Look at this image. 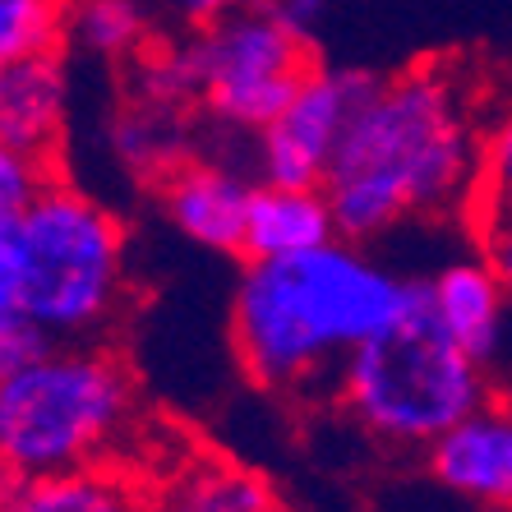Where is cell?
Returning a JSON list of instances; mask_svg holds the SVG:
<instances>
[{
	"mask_svg": "<svg viewBox=\"0 0 512 512\" xmlns=\"http://www.w3.org/2000/svg\"><path fill=\"white\" fill-rule=\"evenodd\" d=\"M476 84L443 60L379 79L337 148L323 194L346 240H374L406 217L466 208L480 167Z\"/></svg>",
	"mask_w": 512,
	"mask_h": 512,
	"instance_id": "obj_1",
	"label": "cell"
},
{
	"mask_svg": "<svg viewBox=\"0 0 512 512\" xmlns=\"http://www.w3.org/2000/svg\"><path fill=\"white\" fill-rule=\"evenodd\" d=\"M406 277L388 273L360 240L254 259L231 296V346L240 370L268 393H310L342 374L346 356L402 314Z\"/></svg>",
	"mask_w": 512,
	"mask_h": 512,
	"instance_id": "obj_2",
	"label": "cell"
},
{
	"mask_svg": "<svg viewBox=\"0 0 512 512\" xmlns=\"http://www.w3.org/2000/svg\"><path fill=\"white\" fill-rule=\"evenodd\" d=\"M346 416L388 448H420L489 397L485 360L443 328L429 277H406V300L379 337L356 346L337 374Z\"/></svg>",
	"mask_w": 512,
	"mask_h": 512,
	"instance_id": "obj_3",
	"label": "cell"
},
{
	"mask_svg": "<svg viewBox=\"0 0 512 512\" xmlns=\"http://www.w3.org/2000/svg\"><path fill=\"white\" fill-rule=\"evenodd\" d=\"M134 416V374L116 351L51 346L28 370L0 379V471L60 476L102 466Z\"/></svg>",
	"mask_w": 512,
	"mask_h": 512,
	"instance_id": "obj_4",
	"label": "cell"
},
{
	"mask_svg": "<svg viewBox=\"0 0 512 512\" xmlns=\"http://www.w3.org/2000/svg\"><path fill=\"white\" fill-rule=\"evenodd\" d=\"M14 250L24 268V314L51 337L84 342L116 319L125 300V227L51 176L14 222Z\"/></svg>",
	"mask_w": 512,
	"mask_h": 512,
	"instance_id": "obj_5",
	"label": "cell"
},
{
	"mask_svg": "<svg viewBox=\"0 0 512 512\" xmlns=\"http://www.w3.org/2000/svg\"><path fill=\"white\" fill-rule=\"evenodd\" d=\"M314 70L310 37L282 24L273 10L245 5L222 24L199 28L185 51H171L148 70V93L162 102L199 97L217 125L259 134L296 97Z\"/></svg>",
	"mask_w": 512,
	"mask_h": 512,
	"instance_id": "obj_6",
	"label": "cell"
},
{
	"mask_svg": "<svg viewBox=\"0 0 512 512\" xmlns=\"http://www.w3.org/2000/svg\"><path fill=\"white\" fill-rule=\"evenodd\" d=\"M383 74L314 65L296 97L259 130V180L323 185L356 111L370 102Z\"/></svg>",
	"mask_w": 512,
	"mask_h": 512,
	"instance_id": "obj_7",
	"label": "cell"
},
{
	"mask_svg": "<svg viewBox=\"0 0 512 512\" xmlns=\"http://www.w3.org/2000/svg\"><path fill=\"white\" fill-rule=\"evenodd\" d=\"M434 485L480 508H512V397L489 393L425 448Z\"/></svg>",
	"mask_w": 512,
	"mask_h": 512,
	"instance_id": "obj_8",
	"label": "cell"
},
{
	"mask_svg": "<svg viewBox=\"0 0 512 512\" xmlns=\"http://www.w3.org/2000/svg\"><path fill=\"white\" fill-rule=\"evenodd\" d=\"M254 180L217 162H180L171 176H162V208L171 227L190 236L203 250L240 254L245 245V217H250Z\"/></svg>",
	"mask_w": 512,
	"mask_h": 512,
	"instance_id": "obj_9",
	"label": "cell"
},
{
	"mask_svg": "<svg viewBox=\"0 0 512 512\" xmlns=\"http://www.w3.org/2000/svg\"><path fill=\"white\" fill-rule=\"evenodd\" d=\"M337 217L323 185H273V180H254L250 217H245V245L240 259H286V254L319 250L337 240Z\"/></svg>",
	"mask_w": 512,
	"mask_h": 512,
	"instance_id": "obj_10",
	"label": "cell"
},
{
	"mask_svg": "<svg viewBox=\"0 0 512 512\" xmlns=\"http://www.w3.org/2000/svg\"><path fill=\"white\" fill-rule=\"evenodd\" d=\"M65 125V74L60 56H28L0 65V139L19 153L51 162Z\"/></svg>",
	"mask_w": 512,
	"mask_h": 512,
	"instance_id": "obj_11",
	"label": "cell"
},
{
	"mask_svg": "<svg viewBox=\"0 0 512 512\" xmlns=\"http://www.w3.org/2000/svg\"><path fill=\"white\" fill-rule=\"evenodd\" d=\"M429 296L439 310L443 328L471 351L476 360H489L503 337V305H508V282L485 254L453 259L448 268L429 277Z\"/></svg>",
	"mask_w": 512,
	"mask_h": 512,
	"instance_id": "obj_12",
	"label": "cell"
},
{
	"mask_svg": "<svg viewBox=\"0 0 512 512\" xmlns=\"http://www.w3.org/2000/svg\"><path fill=\"white\" fill-rule=\"evenodd\" d=\"M0 512H153V499L130 476L102 466H79L60 476H5Z\"/></svg>",
	"mask_w": 512,
	"mask_h": 512,
	"instance_id": "obj_13",
	"label": "cell"
},
{
	"mask_svg": "<svg viewBox=\"0 0 512 512\" xmlns=\"http://www.w3.org/2000/svg\"><path fill=\"white\" fill-rule=\"evenodd\" d=\"M153 512H282V503L259 471L203 453L176 466V476L157 489Z\"/></svg>",
	"mask_w": 512,
	"mask_h": 512,
	"instance_id": "obj_14",
	"label": "cell"
},
{
	"mask_svg": "<svg viewBox=\"0 0 512 512\" xmlns=\"http://www.w3.org/2000/svg\"><path fill=\"white\" fill-rule=\"evenodd\" d=\"M462 213L471 231H485L503 217H512V102L485 125L476 185H471V199H466Z\"/></svg>",
	"mask_w": 512,
	"mask_h": 512,
	"instance_id": "obj_15",
	"label": "cell"
},
{
	"mask_svg": "<svg viewBox=\"0 0 512 512\" xmlns=\"http://www.w3.org/2000/svg\"><path fill=\"white\" fill-rule=\"evenodd\" d=\"M74 0H0V65L51 56L70 28Z\"/></svg>",
	"mask_w": 512,
	"mask_h": 512,
	"instance_id": "obj_16",
	"label": "cell"
},
{
	"mask_svg": "<svg viewBox=\"0 0 512 512\" xmlns=\"http://www.w3.org/2000/svg\"><path fill=\"white\" fill-rule=\"evenodd\" d=\"M70 28L97 56H134L148 37L139 0H74Z\"/></svg>",
	"mask_w": 512,
	"mask_h": 512,
	"instance_id": "obj_17",
	"label": "cell"
},
{
	"mask_svg": "<svg viewBox=\"0 0 512 512\" xmlns=\"http://www.w3.org/2000/svg\"><path fill=\"white\" fill-rule=\"evenodd\" d=\"M111 143H116L120 162L130 171H139V176H171V171L185 162V157H180V143L171 139V130H167V120L153 116V111H125V116L116 120Z\"/></svg>",
	"mask_w": 512,
	"mask_h": 512,
	"instance_id": "obj_18",
	"label": "cell"
},
{
	"mask_svg": "<svg viewBox=\"0 0 512 512\" xmlns=\"http://www.w3.org/2000/svg\"><path fill=\"white\" fill-rule=\"evenodd\" d=\"M47 180H51V162L19 153L14 143L0 139V231L19 222V213L37 199V190Z\"/></svg>",
	"mask_w": 512,
	"mask_h": 512,
	"instance_id": "obj_19",
	"label": "cell"
},
{
	"mask_svg": "<svg viewBox=\"0 0 512 512\" xmlns=\"http://www.w3.org/2000/svg\"><path fill=\"white\" fill-rule=\"evenodd\" d=\"M56 346V337L33 323L28 314H14V319H0V379L28 370L33 360H42Z\"/></svg>",
	"mask_w": 512,
	"mask_h": 512,
	"instance_id": "obj_20",
	"label": "cell"
},
{
	"mask_svg": "<svg viewBox=\"0 0 512 512\" xmlns=\"http://www.w3.org/2000/svg\"><path fill=\"white\" fill-rule=\"evenodd\" d=\"M24 314V268L14 250V227L0 231V319Z\"/></svg>",
	"mask_w": 512,
	"mask_h": 512,
	"instance_id": "obj_21",
	"label": "cell"
},
{
	"mask_svg": "<svg viewBox=\"0 0 512 512\" xmlns=\"http://www.w3.org/2000/svg\"><path fill=\"white\" fill-rule=\"evenodd\" d=\"M167 10L180 14V19L194 28H213V24H222L227 14L245 10V0H167Z\"/></svg>",
	"mask_w": 512,
	"mask_h": 512,
	"instance_id": "obj_22",
	"label": "cell"
},
{
	"mask_svg": "<svg viewBox=\"0 0 512 512\" xmlns=\"http://www.w3.org/2000/svg\"><path fill=\"white\" fill-rule=\"evenodd\" d=\"M476 245H480V254L503 273V282H508V291H512V217H503V222H494V227L476 231Z\"/></svg>",
	"mask_w": 512,
	"mask_h": 512,
	"instance_id": "obj_23",
	"label": "cell"
},
{
	"mask_svg": "<svg viewBox=\"0 0 512 512\" xmlns=\"http://www.w3.org/2000/svg\"><path fill=\"white\" fill-rule=\"evenodd\" d=\"M263 10H273L282 24H291L296 33L310 37V28L323 19V10H328V0H263Z\"/></svg>",
	"mask_w": 512,
	"mask_h": 512,
	"instance_id": "obj_24",
	"label": "cell"
},
{
	"mask_svg": "<svg viewBox=\"0 0 512 512\" xmlns=\"http://www.w3.org/2000/svg\"><path fill=\"white\" fill-rule=\"evenodd\" d=\"M508 512H512V508H508Z\"/></svg>",
	"mask_w": 512,
	"mask_h": 512,
	"instance_id": "obj_25",
	"label": "cell"
}]
</instances>
